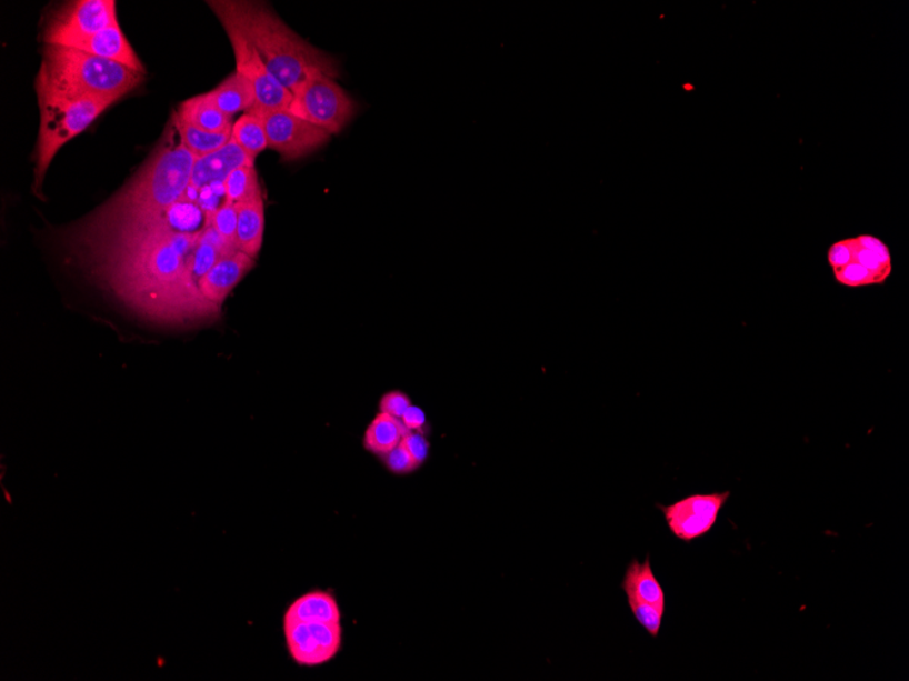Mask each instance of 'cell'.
I'll use <instances>...</instances> for the list:
<instances>
[{"label":"cell","mask_w":909,"mask_h":681,"mask_svg":"<svg viewBox=\"0 0 909 681\" xmlns=\"http://www.w3.org/2000/svg\"><path fill=\"white\" fill-rule=\"evenodd\" d=\"M202 230L188 232L178 207L134 218L99 246L102 278L121 301L148 318H217L221 308L206 300L190 270Z\"/></svg>","instance_id":"cell-1"},{"label":"cell","mask_w":909,"mask_h":681,"mask_svg":"<svg viewBox=\"0 0 909 681\" xmlns=\"http://www.w3.org/2000/svg\"><path fill=\"white\" fill-rule=\"evenodd\" d=\"M218 20L233 23L250 40L272 77L290 93L304 83L313 72L338 78L334 60L318 48L308 44L287 23L272 13L269 6L259 2H208Z\"/></svg>","instance_id":"cell-2"},{"label":"cell","mask_w":909,"mask_h":681,"mask_svg":"<svg viewBox=\"0 0 909 681\" xmlns=\"http://www.w3.org/2000/svg\"><path fill=\"white\" fill-rule=\"evenodd\" d=\"M196 160L183 143L172 141L160 146L137 178L81 230V242L88 244L126 219L178 203L190 187Z\"/></svg>","instance_id":"cell-3"},{"label":"cell","mask_w":909,"mask_h":681,"mask_svg":"<svg viewBox=\"0 0 909 681\" xmlns=\"http://www.w3.org/2000/svg\"><path fill=\"white\" fill-rule=\"evenodd\" d=\"M143 74L112 60L68 47L46 46L36 88L78 99L117 102L142 82Z\"/></svg>","instance_id":"cell-4"},{"label":"cell","mask_w":909,"mask_h":681,"mask_svg":"<svg viewBox=\"0 0 909 681\" xmlns=\"http://www.w3.org/2000/svg\"><path fill=\"white\" fill-rule=\"evenodd\" d=\"M36 91L39 97L40 130L34 191L39 192L58 151L87 130L114 101L78 99L42 88H36Z\"/></svg>","instance_id":"cell-5"},{"label":"cell","mask_w":909,"mask_h":681,"mask_svg":"<svg viewBox=\"0 0 909 681\" xmlns=\"http://www.w3.org/2000/svg\"><path fill=\"white\" fill-rule=\"evenodd\" d=\"M827 259L835 281L848 289L885 284L893 272L889 247L870 234L833 242Z\"/></svg>","instance_id":"cell-6"},{"label":"cell","mask_w":909,"mask_h":681,"mask_svg":"<svg viewBox=\"0 0 909 681\" xmlns=\"http://www.w3.org/2000/svg\"><path fill=\"white\" fill-rule=\"evenodd\" d=\"M288 111L334 136L353 118L356 106L336 78L313 72L294 91Z\"/></svg>","instance_id":"cell-7"},{"label":"cell","mask_w":909,"mask_h":681,"mask_svg":"<svg viewBox=\"0 0 909 681\" xmlns=\"http://www.w3.org/2000/svg\"><path fill=\"white\" fill-rule=\"evenodd\" d=\"M221 23L232 44L238 72L250 81L257 97L254 106L248 112L263 117L266 113L288 111L293 94L272 77L250 40L233 23L228 21Z\"/></svg>","instance_id":"cell-8"},{"label":"cell","mask_w":909,"mask_h":681,"mask_svg":"<svg viewBox=\"0 0 909 681\" xmlns=\"http://www.w3.org/2000/svg\"><path fill=\"white\" fill-rule=\"evenodd\" d=\"M113 0H78L66 6L47 23L46 46L68 47L118 23Z\"/></svg>","instance_id":"cell-9"},{"label":"cell","mask_w":909,"mask_h":681,"mask_svg":"<svg viewBox=\"0 0 909 681\" xmlns=\"http://www.w3.org/2000/svg\"><path fill=\"white\" fill-rule=\"evenodd\" d=\"M284 642L296 665L317 668L329 664L342 648V623L282 620Z\"/></svg>","instance_id":"cell-10"},{"label":"cell","mask_w":909,"mask_h":681,"mask_svg":"<svg viewBox=\"0 0 909 681\" xmlns=\"http://www.w3.org/2000/svg\"><path fill=\"white\" fill-rule=\"evenodd\" d=\"M730 495V491L695 494L668 507L657 504V508L663 513L670 532L678 540L692 543L712 531Z\"/></svg>","instance_id":"cell-11"},{"label":"cell","mask_w":909,"mask_h":681,"mask_svg":"<svg viewBox=\"0 0 909 681\" xmlns=\"http://www.w3.org/2000/svg\"><path fill=\"white\" fill-rule=\"evenodd\" d=\"M263 120L269 148L283 160L293 161L313 153L330 141V133L289 111H277L260 117Z\"/></svg>","instance_id":"cell-12"},{"label":"cell","mask_w":909,"mask_h":681,"mask_svg":"<svg viewBox=\"0 0 909 681\" xmlns=\"http://www.w3.org/2000/svg\"><path fill=\"white\" fill-rule=\"evenodd\" d=\"M254 163L251 158L246 154V151L240 148L233 138L214 153L197 158L193 163L190 187L184 194L186 200L198 203V193L203 188L214 184H223L228 176L233 170Z\"/></svg>","instance_id":"cell-13"},{"label":"cell","mask_w":909,"mask_h":681,"mask_svg":"<svg viewBox=\"0 0 909 681\" xmlns=\"http://www.w3.org/2000/svg\"><path fill=\"white\" fill-rule=\"evenodd\" d=\"M253 266L254 259L239 249L230 252L218 260L213 269L199 281V290L206 300L221 308L230 291L253 269Z\"/></svg>","instance_id":"cell-14"},{"label":"cell","mask_w":909,"mask_h":681,"mask_svg":"<svg viewBox=\"0 0 909 681\" xmlns=\"http://www.w3.org/2000/svg\"><path fill=\"white\" fill-rule=\"evenodd\" d=\"M70 48H72V50L94 54V57L112 60V62L123 64L131 70L144 74V67L141 59L138 58L134 48L131 47L124 33L121 32L119 22L101 30L99 33L76 42V44Z\"/></svg>","instance_id":"cell-15"},{"label":"cell","mask_w":909,"mask_h":681,"mask_svg":"<svg viewBox=\"0 0 909 681\" xmlns=\"http://www.w3.org/2000/svg\"><path fill=\"white\" fill-rule=\"evenodd\" d=\"M621 587L628 600L640 601L666 611V595L662 585L653 574L650 557L640 563L633 559L628 565Z\"/></svg>","instance_id":"cell-16"},{"label":"cell","mask_w":909,"mask_h":681,"mask_svg":"<svg viewBox=\"0 0 909 681\" xmlns=\"http://www.w3.org/2000/svg\"><path fill=\"white\" fill-rule=\"evenodd\" d=\"M283 620L342 623V612L334 594L327 591H311L300 595L288 607Z\"/></svg>","instance_id":"cell-17"},{"label":"cell","mask_w":909,"mask_h":681,"mask_svg":"<svg viewBox=\"0 0 909 681\" xmlns=\"http://www.w3.org/2000/svg\"><path fill=\"white\" fill-rule=\"evenodd\" d=\"M238 207V233L236 246L239 251L257 259L262 249L264 236V204L262 197Z\"/></svg>","instance_id":"cell-18"},{"label":"cell","mask_w":909,"mask_h":681,"mask_svg":"<svg viewBox=\"0 0 909 681\" xmlns=\"http://www.w3.org/2000/svg\"><path fill=\"white\" fill-rule=\"evenodd\" d=\"M206 96L222 113L228 114L230 118L234 113L250 111L254 106V101H257L252 84L238 71L229 76L226 81L218 84L216 89L209 91Z\"/></svg>","instance_id":"cell-19"},{"label":"cell","mask_w":909,"mask_h":681,"mask_svg":"<svg viewBox=\"0 0 909 681\" xmlns=\"http://www.w3.org/2000/svg\"><path fill=\"white\" fill-rule=\"evenodd\" d=\"M178 117L181 121L204 131L226 132L233 130L232 118L222 113L206 94L193 97V99L181 103Z\"/></svg>","instance_id":"cell-20"},{"label":"cell","mask_w":909,"mask_h":681,"mask_svg":"<svg viewBox=\"0 0 909 681\" xmlns=\"http://www.w3.org/2000/svg\"><path fill=\"white\" fill-rule=\"evenodd\" d=\"M408 433L401 419L379 412L366 430L363 448L381 459L396 449Z\"/></svg>","instance_id":"cell-21"},{"label":"cell","mask_w":909,"mask_h":681,"mask_svg":"<svg viewBox=\"0 0 909 681\" xmlns=\"http://www.w3.org/2000/svg\"><path fill=\"white\" fill-rule=\"evenodd\" d=\"M173 124L176 130H178L181 143H183L196 158L214 153V151L223 148V146L230 141V138H232V131H204L198 129L196 126L186 123V121H181L178 114H174Z\"/></svg>","instance_id":"cell-22"},{"label":"cell","mask_w":909,"mask_h":681,"mask_svg":"<svg viewBox=\"0 0 909 681\" xmlns=\"http://www.w3.org/2000/svg\"><path fill=\"white\" fill-rule=\"evenodd\" d=\"M232 138L240 146L246 154L254 162L257 157L269 148L268 136H266L263 120L257 114L247 112L236 121L232 130Z\"/></svg>","instance_id":"cell-23"},{"label":"cell","mask_w":909,"mask_h":681,"mask_svg":"<svg viewBox=\"0 0 909 681\" xmlns=\"http://www.w3.org/2000/svg\"><path fill=\"white\" fill-rule=\"evenodd\" d=\"M223 190H226L228 202L233 204L251 202L262 197L254 163H248V166L233 170L223 181Z\"/></svg>","instance_id":"cell-24"},{"label":"cell","mask_w":909,"mask_h":681,"mask_svg":"<svg viewBox=\"0 0 909 681\" xmlns=\"http://www.w3.org/2000/svg\"><path fill=\"white\" fill-rule=\"evenodd\" d=\"M206 222L210 223L229 246L238 248L236 246V233H238V207L236 204L228 202L227 199L223 200L213 216L206 217Z\"/></svg>","instance_id":"cell-25"},{"label":"cell","mask_w":909,"mask_h":681,"mask_svg":"<svg viewBox=\"0 0 909 681\" xmlns=\"http://www.w3.org/2000/svg\"><path fill=\"white\" fill-rule=\"evenodd\" d=\"M628 605L635 619L647 630L648 634L657 638L660 628H662L665 611L659 610L657 607L633 600H628Z\"/></svg>","instance_id":"cell-26"},{"label":"cell","mask_w":909,"mask_h":681,"mask_svg":"<svg viewBox=\"0 0 909 681\" xmlns=\"http://www.w3.org/2000/svg\"><path fill=\"white\" fill-rule=\"evenodd\" d=\"M381 460H383L387 470L396 473V475H409V473H413L421 468L413 458V454L404 447L403 442L399 443L396 449L391 450V452L386 454L384 458H381Z\"/></svg>","instance_id":"cell-27"},{"label":"cell","mask_w":909,"mask_h":681,"mask_svg":"<svg viewBox=\"0 0 909 681\" xmlns=\"http://www.w3.org/2000/svg\"><path fill=\"white\" fill-rule=\"evenodd\" d=\"M410 405L413 404H411L409 394L402 391L387 392L379 403L380 412L397 419H402Z\"/></svg>","instance_id":"cell-28"},{"label":"cell","mask_w":909,"mask_h":681,"mask_svg":"<svg viewBox=\"0 0 909 681\" xmlns=\"http://www.w3.org/2000/svg\"><path fill=\"white\" fill-rule=\"evenodd\" d=\"M402 442L404 443V447L409 449V452L413 454V458L418 464L422 467L427 463L430 453V443L426 434L409 431V433L404 435Z\"/></svg>","instance_id":"cell-29"},{"label":"cell","mask_w":909,"mask_h":681,"mask_svg":"<svg viewBox=\"0 0 909 681\" xmlns=\"http://www.w3.org/2000/svg\"><path fill=\"white\" fill-rule=\"evenodd\" d=\"M404 428L416 433H426L428 428L427 413L421 407L410 405L409 410L404 412L401 419Z\"/></svg>","instance_id":"cell-30"}]
</instances>
